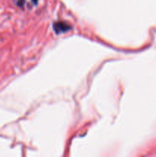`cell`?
I'll return each mask as SVG.
<instances>
[{
  "instance_id": "6da1fadb",
  "label": "cell",
  "mask_w": 156,
  "mask_h": 157,
  "mask_svg": "<svg viewBox=\"0 0 156 157\" xmlns=\"http://www.w3.org/2000/svg\"><path fill=\"white\" fill-rule=\"evenodd\" d=\"M54 29L56 32L61 33V32H64L70 29V26L66 22H64V21H58V22L54 23Z\"/></svg>"
},
{
  "instance_id": "7a4b0ae2",
  "label": "cell",
  "mask_w": 156,
  "mask_h": 157,
  "mask_svg": "<svg viewBox=\"0 0 156 157\" xmlns=\"http://www.w3.org/2000/svg\"><path fill=\"white\" fill-rule=\"evenodd\" d=\"M25 0H18V5L19 6H22L24 4Z\"/></svg>"
},
{
  "instance_id": "3957f363",
  "label": "cell",
  "mask_w": 156,
  "mask_h": 157,
  "mask_svg": "<svg viewBox=\"0 0 156 157\" xmlns=\"http://www.w3.org/2000/svg\"><path fill=\"white\" fill-rule=\"evenodd\" d=\"M32 2H33L35 3V4H36V3L38 2V0H32Z\"/></svg>"
}]
</instances>
